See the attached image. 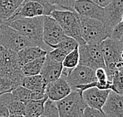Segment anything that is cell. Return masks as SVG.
Segmentation results:
<instances>
[{
	"instance_id": "obj_30",
	"label": "cell",
	"mask_w": 123,
	"mask_h": 117,
	"mask_svg": "<svg viewBox=\"0 0 123 117\" xmlns=\"http://www.w3.org/2000/svg\"><path fill=\"white\" fill-rule=\"evenodd\" d=\"M66 53L59 48H51L49 51H47V55L53 60L57 61L58 62H62L64 58L66 56Z\"/></svg>"
},
{
	"instance_id": "obj_38",
	"label": "cell",
	"mask_w": 123,
	"mask_h": 117,
	"mask_svg": "<svg viewBox=\"0 0 123 117\" xmlns=\"http://www.w3.org/2000/svg\"></svg>"
},
{
	"instance_id": "obj_22",
	"label": "cell",
	"mask_w": 123,
	"mask_h": 117,
	"mask_svg": "<svg viewBox=\"0 0 123 117\" xmlns=\"http://www.w3.org/2000/svg\"><path fill=\"white\" fill-rule=\"evenodd\" d=\"M78 45L79 44L74 38L65 35L57 44L51 46L50 48H59L62 50L63 51H65L66 54H69L73 50H74L76 47H77Z\"/></svg>"
},
{
	"instance_id": "obj_31",
	"label": "cell",
	"mask_w": 123,
	"mask_h": 117,
	"mask_svg": "<svg viewBox=\"0 0 123 117\" xmlns=\"http://www.w3.org/2000/svg\"><path fill=\"white\" fill-rule=\"evenodd\" d=\"M110 38L114 40L123 42V22L121 21L114 26L111 32Z\"/></svg>"
},
{
	"instance_id": "obj_8",
	"label": "cell",
	"mask_w": 123,
	"mask_h": 117,
	"mask_svg": "<svg viewBox=\"0 0 123 117\" xmlns=\"http://www.w3.org/2000/svg\"><path fill=\"white\" fill-rule=\"evenodd\" d=\"M62 28L58 21L51 15H45L43 18V40L49 47L57 44L64 36Z\"/></svg>"
},
{
	"instance_id": "obj_33",
	"label": "cell",
	"mask_w": 123,
	"mask_h": 117,
	"mask_svg": "<svg viewBox=\"0 0 123 117\" xmlns=\"http://www.w3.org/2000/svg\"><path fill=\"white\" fill-rule=\"evenodd\" d=\"M76 0H58L59 9L74 11V2Z\"/></svg>"
},
{
	"instance_id": "obj_1",
	"label": "cell",
	"mask_w": 123,
	"mask_h": 117,
	"mask_svg": "<svg viewBox=\"0 0 123 117\" xmlns=\"http://www.w3.org/2000/svg\"><path fill=\"white\" fill-rule=\"evenodd\" d=\"M43 16L34 17H18L3 24H6L23 34L36 46L49 51L51 48L43 40Z\"/></svg>"
},
{
	"instance_id": "obj_29",
	"label": "cell",
	"mask_w": 123,
	"mask_h": 117,
	"mask_svg": "<svg viewBox=\"0 0 123 117\" xmlns=\"http://www.w3.org/2000/svg\"><path fill=\"white\" fill-rule=\"evenodd\" d=\"M16 87V84L11 79L6 77L0 76V94L11 92Z\"/></svg>"
},
{
	"instance_id": "obj_9",
	"label": "cell",
	"mask_w": 123,
	"mask_h": 117,
	"mask_svg": "<svg viewBox=\"0 0 123 117\" xmlns=\"http://www.w3.org/2000/svg\"><path fill=\"white\" fill-rule=\"evenodd\" d=\"M66 79L71 89H74L77 86L88 84L96 81V77L94 69L85 65H78L70 71L66 77Z\"/></svg>"
},
{
	"instance_id": "obj_35",
	"label": "cell",
	"mask_w": 123,
	"mask_h": 117,
	"mask_svg": "<svg viewBox=\"0 0 123 117\" xmlns=\"http://www.w3.org/2000/svg\"><path fill=\"white\" fill-rule=\"evenodd\" d=\"M92 2H94L95 3L100 6L101 7H105L106 6H107L112 0H92Z\"/></svg>"
},
{
	"instance_id": "obj_20",
	"label": "cell",
	"mask_w": 123,
	"mask_h": 117,
	"mask_svg": "<svg viewBox=\"0 0 123 117\" xmlns=\"http://www.w3.org/2000/svg\"><path fill=\"white\" fill-rule=\"evenodd\" d=\"M47 97L39 100H29L25 103V116L40 117L43 112V105Z\"/></svg>"
},
{
	"instance_id": "obj_4",
	"label": "cell",
	"mask_w": 123,
	"mask_h": 117,
	"mask_svg": "<svg viewBox=\"0 0 123 117\" xmlns=\"http://www.w3.org/2000/svg\"><path fill=\"white\" fill-rule=\"evenodd\" d=\"M80 17V35L85 43H101L111 36V31L99 20Z\"/></svg>"
},
{
	"instance_id": "obj_3",
	"label": "cell",
	"mask_w": 123,
	"mask_h": 117,
	"mask_svg": "<svg viewBox=\"0 0 123 117\" xmlns=\"http://www.w3.org/2000/svg\"><path fill=\"white\" fill-rule=\"evenodd\" d=\"M51 16L60 24L66 35L74 38L79 45L85 43L80 35V17L75 11L55 9Z\"/></svg>"
},
{
	"instance_id": "obj_36",
	"label": "cell",
	"mask_w": 123,
	"mask_h": 117,
	"mask_svg": "<svg viewBox=\"0 0 123 117\" xmlns=\"http://www.w3.org/2000/svg\"><path fill=\"white\" fill-rule=\"evenodd\" d=\"M4 50L5 48L2 46L0 45V68L2 66V58H3V53H4Z\"/></svg>"
},
{
	"instance_id": "obj_15",
	"label": "cell",
	"mask_w": 123,
	"mask_h": 117,
	"mask_svg": "<svg viewBox=\"0 0 123 117\" xmlns=\"http://www.w3.org/2000/svg\"><path fill=\"white\" fill-rule=\"evenodd\" d=\"M111 90H101L96 87H89L82 91V97L88 106L102 111Z\"/></svg>"
},
{
	"instance_id": "obj_2",
	"label": "cell",
	"mask_w": 123,
	"mask_h": 117,
	"mask_svg": "<svg viewBox=\"0 0 123 117\" xmlns=\"http://www.w3.org/2000/svg\"><path fill=\"white\" fill-rule=\"evenodd\" d=\"M100 45L103 51L107 79L111 81V78L116 72L123 70V42L114 40L108 37L103 40Z\"/></svg>"
},
{
	"instance_id": "obj_28",
	"label": "cell",
	"mask_w": 123,
	"mask_h": 117,
	"mask_svg": "<svg viewBox=\"0 0 123 117\" xmlns=\"http://www.w3.org/2000/svg\"><path fill=\"white\" fill-rule=\"evenodd\" d=\"M112 89L111 90L118 93L119 94H123V70H119L114 74L111 78Z\"/></svg>"
},
{
	"instance_id": "obj_11",
	"label": "cell",
	"mask_w": 123,
	"mask_h": 117,
	"mask_svg": "<svg viewBox=\"0 0 123 117\" xmlns=\"http://www.w3.org/2000/svg\"><path fill=\"white\" fill-rule=\"evenodd\" d=\"M45 15H48V13L42 3L35 0H24L20 7L7 21L18 17H34Z\"/></svg>"
},
{
	"instance_id": "obj_23",
	"label": "cell",
	"mask_w": 123,
	"mask_h": 117,
	"mask_svg": "<svg viewBox=\"0 0 123 117\" xmlns=\"http://www.w3.org/2000/svg\"><path fill=\"white\" fill-rule=\"evenodd\" d=\"M13 98L18 101L26 103L33 98V91L25 88L23 86H18L11 91Z\"/></svg>"
},
{
	"instance_id": "obj_37",
	"label": "cell",
	"mask_w": 123,
	"mask_h": 117,
	"mask_svg": "<svg viewBox=\"0 0 123 117\" xmlns=\"http://www.w3.org/2000/svg\"><path fill=\"white\" fill-rule=\"evenodd\" d=\"M47 1L49 2L50 3H51L52 5L56 6L58 7V9H59V8H58V0H47Z\"/></svg>"
},
{
	"instance_id": "obj_18",
	"label": "cell",
	"mask_w": 123,
	"mask_h": 117,
	"mask_svg": "<svg viewBox=\"0 0 123 117\" xmlns=\"http://www.w3.org/2000/svg\"><path fill=\"white\" fill-rule=\"evenodd\" d=\"M24 0H0V23H5L20 7Z\"/></svg>"
},
{
	"instance_id": "obj_34",
	"label": "cell",
	"mask_w": 123,
	"mask_h": 117,
	"mask_svg": "<svg viewBox=\"0 0 123 117\" xmlns=\"http://www.w3.org/2000/svg\"><path fill=\"white\" fill-rule=\"evenodd\" d=\"M95 73H96V79H98V80L108 79H107V72H106L105 68H96V70H95Z\"/></svg>"
},
{
	"instance_id": "obj_6",
	"label": "cell",
	"mask_w": 123,
	"mask_h": 117,
	"mask_svg": "<svg viewBox=\"0 0 123 117\" xmlns=\"http://www.w3.org/2000/svg\"><path fill=\"white\" fill-rule=\"evenodd\" d=\"M0 45L16 53L26 46H36L20 32L3 23H0Z\"/></svg>"
},
{
	"instance_id": "obj_12",
	"label": "cell",
	"mask_w": 123,
	"mask_h": 117,
	"mask_svg": "<svg viewBox=\"0 0 123 117\" xmlns=\"http://www.w3.org/2000/svg\"><path fill=\"white\" fill-rule=\"evenodd\" d=\"M104 9L103 24L111 31L118 23L122 21L123 0H112Z\"/></svg>"
},
{
	"instance_id": "obj_16",
	"label": "cell",
	"mask_w": 123,
	"mask_h": 117,
	"mask_svg": "<svg viewBox=\"0 0 123 117\" xmlns=\"http://www.w3.org/2000/svg\"><path fill=\"white\" fill-rule=\"evenodd\" d=\"M62 68L63 67L62 62L53 60L46 54L40 74L44 79L46 83H49L56 80L61 76Z\"/></svg>"
},
{
	"instance_id": "obj_5",
	"label": "cell",
	"mask_w": 123,
	"mask_h": 117,
	"mask_svg": "<svg viewBox=\"0 0 123 117\" xmlns=\"http://www.w3.org/2000/svg\"><path fill=\"white\" fill-rule=\"evenodd\" d=\"M56 103L61 117H81L85 107L88 106L82 94L75 90H72L68 95Z\"/></svg>"
},
{
	"instance_id": "obj_25",
	"label": "cell",
	"mask_w": 123,
	"mask_h": 117,
	"mask_svg": "<svg viewBox=\"0 0 123 117\" xmlns=\"http://www.w3.org/2000/svg\"><path fill=\"white\" fill-rule=\"evenodd\" d=\"M62 67L67 68L73 69L75 67L79 65V52H78V46L74 50H73L69 54H66V56L62 61Z\"/></svg>"
},
{
	"instance_id": "obj_17",
	"label": "cell",
	"mask_w": 123,
	"mask_h": 117,
	"mask_svg": "<svg viewBox=\"0 0 123 117\" xmlns=\"http://www.w3.org/2000/svg\"><path fill=\"white\" fill-rule=\"evenodd\" d=\"M47 53V50L38 46H29L17 52V57H18L19 64L22 67V65L29 61L46 56Z\"/></svg>"
},
{
	"instance_id": "obj_21",
	"label": "cell",
	"mask_w": 123,
	"mask_h": 117,
	"mask_svg": "<svg viewBox=\"0 0 123 117\" xmlns=\"http://www.w3.org/2000/svg\"><path fill=\"white\" fill-rule=\"evenodd\" d=\"M45 56L39 57L37 59H35L32 61H29L21 67V71L23 72L25 76H35V75L40 74V70L44 62Z\"/></svg>"
},
{
	"instance_id": "obj_13",
	"label": "cell",
	"mask_w": 123,
	"mask_h": 117,
	"mask_svg": "<svg viewBox=\"0 0 123 117\" xmlns=\"http://www.w3.org/2000/svg\"><path fill=\"white\" fill-rule=\"evenodd\" d=\"M102 112L105 116L123 117V97L122 94L111 90L102 107Z\"/></svg>"
},
{
	"instance_id": "obj_10",
	"label": "cell",
	"mask_w": 123,
	"mask_h": 117,
	"mask_svg": "<svg viewBox=\"0 0 123 117\" xmlns=\"http://www.w3.org/2000/svg\"><path fill=\"white\" fill-rule=\"evenodd\" d=\"M74 11L79 16L93 18L103 23L104 9L95 3L92 0H76L74 2Z\"/></svg>"
},
{
	"instance_id": "obj_32",
	"label": "cell",
	"mask_w": 123,
	"mask_h": 117,
	"mask_svg": "<svg viewBox=\"0 0 123 117\" xmlns=\"http://www.w3.org/2000/svg\"><path fill=\"white\" fill-rule=\"evenodd\" d=\"M83 116L85 117H103L105 115L102 111L96 108H91L89 106H86L83 112Z\"/></svg>"
},
{
	"instance_id": "obj_24",
	"label": "cell",
	"mask_w": 123,
	"mask_h": 117,
	"mask_svg": "<svg viewBox=\"0 0 123 117\" xmlns=\"http://www.w3.org/2000/svg\"><path fill=\"white\" fill-rule=\"evenodd\" d=\"M10 116H25V103L13 99L7 105Z\"/></svg>"
},
{
	"instance_id": "obj_26",
	"label": "cell",
	"mask_w": 123,
	"mask_h": 117,
	"mask_svg": "<svg viewBox=\"0 0 123 117\" xmlns=\"http://www.w3.org/2000/svg\"><path fill=\"white\" fill-rule=\"evenodd\" d=\"M41 116L43 117H59L58 108L56 101L47 98L43 105V112Z\"/></svg>"
},
{
	"instance_id": "obj_19",
	"label": "cell",
	"mask_w": 123,
	"mask_h": 117,
	"mask_svg": "<svg viewBox=\"0 0 123 117\" xmlns=\"http://www.w3.org/2000/svg\"><path fill=\"white\" fill-rule=\"evenodd\" d=\"M47 83L40 74L35 76H25L22 79L21 86L30 90L42 91L46 93V87Z\"/></svg>"
},
{
	"instance_id": "obj_14",
	"label": "cell",
	"mask_w": 123,
	"mask_h": 117,
	"mask_svg": "<svg viewBox=\"0 0 123 117\" xmlns=\"http://www.w3.org/2000/svg\"><path fill=\"white\" fill-rule=\"evenodd\" d=\"M72 91L70 86L66 81V78L60 76L56 80L47 84L46 94L47 98L58 101L62 99Z\"/></svg>"
},
{
	"instance_id": "obj_27",
	"label": "cell",
	"mask_w": 123,
	"mask_h": 117,
	"mask_svg": "<svg viewBox=\"0 0 123 117\" xmlns=\"http://www.w3.org/2000/svg\"><path fill=\"white\" fill-rule=\"evenodd\" d=\"M14 99L11 92H6L0 94V117L10 116L7 105Z\"/></svg>"
},
{
	"instance_id": "obj_7",
	"label": "cell",
	"mask_w": 123,
	"mask_h": 117,
	"mask_svg": "<svg viewBox=\"0 0 123 117\" xmlns=\"http://www.w3.org/2000/svg\"><path fill=\"white\" fill-rule=\"evenodd\" d=\"M79 65H85L94 70L105 68L103 51L100 43H84L78 45Z\"/></svg>"
}]
</instances>
